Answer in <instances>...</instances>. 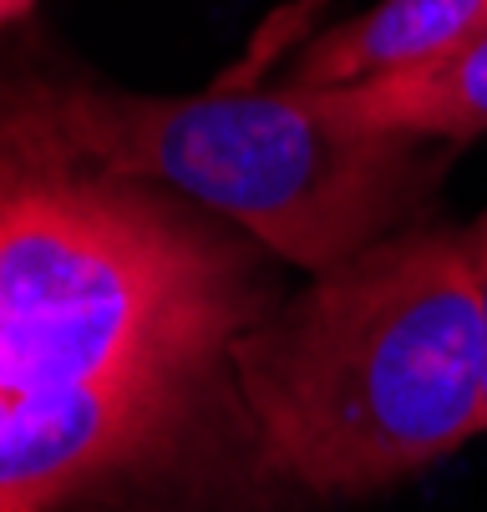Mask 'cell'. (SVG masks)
Returning a JSON list of instances; mask_svg holds the SVG:
<instances>
[{
    "label": "cell",
    "mask_w": 487,
    "mask_h": 512,
    "mask_svg": "<svg viewBox=\"0 0 487 512\" xmlns=\"http://www.w3.org/2000/svg\"><path fill=\"white\" fill-rule=\"evenodd\" d=\"M335 97L371 127L462 148V142L487 132V31H477L442 61L345 87Z\"/></svg>",
    "instance_id": "obj_5"
},
{
    "label": "cell",
    "mask_w": 487,
    "mask_h": 512,
    "mask_svg": "<svg viewBox=\"0 0 487 512\" xmlns=\"http://www.w3.org/2000/svg\"><path fill=\"white\" fill-rule=\"evenodd\" d=\"M487 31V0H376L320 31L290 66V87L345 92L452 56Z\"/></svg>",
    "instance_id": "obj_4"
},
{
    "label": "cell",
    "mask_w": 487,
    "mask_h": 512,
    "mask_svg": "<svg viewBox=\"0 0 487 512\" xmlns=\"http://www.w3.org/2000/svg\"><path fill=\"white\" fill-rule=\"evenodd\" d=\"M61 112L102 168L188 198L310 274L427 224L457 153L371 127L335 92L290 82L188 97L61 82Z\"/></svg>",
    "instance_id": "obj_3"
},
{
    "label": "cell",
    "mask_w": 487,
    "mask_h": 512,
    "mask_svg": "<svg viewBox=\"0 0 487 512\" xmlns=\"http://www.w3.org/2000/svg\"><path fill=\"white\" fill-rule=\"evenodd\" d=\"M234 386L285 497H371L487 431L462 229L411 224L320 269L239 345Z\"/></svg>",
    "instance_id": "obj_2"
},
{
    "label": "cell",
    "mask_w": 487,
    "mask_h": 512,
    "mask_svg": "<svg viewBox=\"0 0 487 512\" xmlns=\"http://www.w3.org/2000/svg\"><path fill=\"white\" fill-rule=\"evenodd\" d=\"M31 11H36V0H0V26H11V21H21Z\"/></svg>",
    "instance_id": "obj_7"
},
{
    "label": "cell",
    "mask_w": 487,
    "mask_h": 512,
    "mask_svg": "<svg viewBox=\"0 0 487 512\" xmlns=\"http://www.w3.org/2000/svg\"><path fill=\"white\" fill-rule=\"evenodd\" d=\"M274 254L102 168L61 82L0 77V507H244L264 477L234 345Z\"/></svg>",
    "instance_id": "obj_1"
},
{
    "label": "cell",
    "mask_w": 487,
    "mask_h": 512,
    "mask_svg": "<svg viewBox=\"0 0 487 512\" xmlns=\"http://www.w3.org/2000/svg\"><path fill=\"white\" fill-rule=\"evenodd\" d=\"M462 254H467V269H472L477 310H482V386H487V208L462 229Z\"/></svg>",
    "instance_id": "obj_6"
},
{
    "label": "cell",
    "mask_w": 487,
    "mask_h": 512,
    "mask_svg": "<svg viewBox=\"0 0 487 512\" xmlns=\"http://www.w3.org/2000/svg\"><path fill=\"white\" fill-rule=\"evenodd\" d=\"M0 512H16V507H0Z\"/></svg>",
    "instance_id": "obj_8"
}]
</instances>
